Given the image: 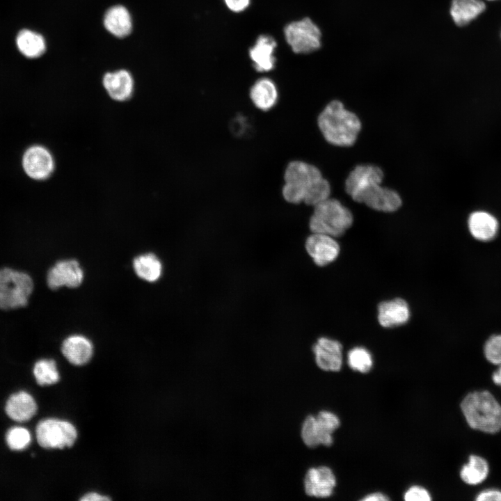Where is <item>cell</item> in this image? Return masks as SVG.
Returning a JSON list of instances; mask_svg holds the SVG:
<instances>
[{
	"label": "cell",
	"instance_id": "6da1fadb",
	"mask_svg": "<svg viewBox=\"0 0 501 501\" xmlns=\"http://www.w3.org/2000/svg\"><path fill=\"white\" fill-rule=\"evenodd\" d=\"M383 172L372 164L356 166L345 181V190L352 199L372 209L392 212L401 205L399 193L381 185Z\"/></svg>",
	"mask_w": 501,
	"mask_h": 501
},
{
	"label": "cell",
	"instance_id": "7a4b0ae2",
	"mask_svg": "<svg viewBox=\"0 0 501 501\" xmlns=\"http://www.w3.org/2000/svg\"><path fill=\"white\" fill-rule=\"evenodd\" d=\"M282 189L284 199L289 203L304 202L315 206L329 198L331 186L319 169L303 161H292L284 173Z\"/></svg>",
	"mask_w": 501,
	"mask_h": 501
},
{
	"label": "cell",
	"instance_id": "3957f363",
	"mask_svg": "<svg viewBox=\"0 0 501 501\" xmlns=\"http://www.w3.org/2000/svg\"><path fill=\"white\" fill-rule=\"evenodd\" d=\"M317 125L324 138L340 147L353 145L361 129L358 117L338 100H333L324 107L317 118Z\"/></svg>",
	"mask_w": 501,
	"mask_h": 501
},
{
	"label": "cell",
	"instance_id": "277c9868",
	"mask_svg": "<svg viewBox=\"0 0 501 501\" xmlns=\"http://www.w3.org/2000/svg\"><path fill=\"white\" fill-rule=\"evenodd\" d=\"M461 408L471 428L492 434L501 429V406L489 392L469 393Z\"/></svg>",
	"mask_w": 501,
	"mask_h": 501
},
{
	"label": "cell",
	"instance_id": "5b68a950",
	"mask_svg": "<svg viewBox=\"0 0 501 501\" xmlns=\"http://www.w3.org/2000/svg\"><path fill=\"white\" fill-rule=\"evenodd\" d=\"M351 211L338 200L327 198L314 206L309 227L312 232L333 237L342 236L352 225Z\"/></svg>",
	"mask_w": 501,
	"mask_h": 501
},
{
	"label": "cell",
	"instance_id": "8992f818",
	"mask_svg": "<svg viewBox=\"0 0 501 501\" xmlns=\"http://www.w3.org/2000/svg\"><path fill=\"white\" fill-rule=\"evenodd\" d=\"M33 288V280L26 273L1 269L0 308L10 310L26 305Z\"/></svg>",
	"mask_w": 501,
	"mask_h": 501
},
{
	"label": "cell",
	"instance_id": "52a82bcc",
	"mask_svg": "<svg viewBox=\"0 0 501 501\" xmlns=\"http://www.w3.org/2000/svg\"><path fill=\"white\" fill-rule=\"evenodd\" d=\"M35 436L38 444L45 449H63L72 446L77 432L69 422L48 418L38 423Z\"/></svg>",
	"mask_w": 501,
	"mask_h": 501
},
{
	"label": "cell",
	"instance_id": "ba28073f",
	"mask_svg": "<svg viewBox=\"0 0 501 501\" xmlns=\"http://www.w3.org/2000/svg\"><path fill=\"white\" fill-rule=\"evenodd\" d=\"M340 424L338 417L330 411H320L317 417L309 415L302 425L303 441L312 448L320 444L330 446L333 443L332 434Z\"/></svg>",
	"mask_w": 501,
	"mask_h": 501
},
{
	"label": "cell",
	"instance_id": "9c48e42d",
	"mask_svg": "<svg viewBox=\"0 0 501 501\" xmlns=\"http://www.w3.org/2000/svg\"><path fill=\"white\" fill-rule=\"evenodd\" d=\"M284 33L286 41L296 54L311 53L321 45V32L310 18L288 24Z\"/></svg>",
	"mask_w": 501,
	"mask_h": 501
},
{
	"label": "cell",
	"instance_id": "30bf717a",
	"mask_svg": "<svg viewBox=\"0 0 501 501\" xmlns=\"http://www.w3.org/2000/svg\"><path fill=\"white\" fill-rule=\"evenodd\" d=\"M22 163L25 173L30 178L39 181L49 177L55 167L51 153L40 145L29 147L23 154Z\"/></svg>",
	"mask_w": 501,
	"mask_h": 501
},
{
	"label": "cell",
	"instance_id": "8fae6325",
	"mask_svg": "<svg viewBox=\"0 0 501 501\" xmlns=\"http://www.w3.org/2000/svg\"><path fill=\"white\" fill-rule=\"evenodd\" d=\"M84 280V271L75 260L57 262L48 271L47 282L49 288L58 289L62 287L75 288Z\"/></svg>",
	"mask_w": 501,
	"mask_h": 501
},
{
	"label": "cell",
	"instance_id": "7c38bea8",
	"mask_svg": "<svg viewBox=\"0 0 501 501\" xmlns=\"http://www.w3.org/2000/svg\"><path fill=\"white\" fill-rule=\"evenodd\" d=\"M305 248L314 262L319 267L333 262L340 253L339 244L334 237L320 233L312 232L307 238Z\"/></svg>",
	"mask_w": 501,
	"mask_h": 501
},
{
	"label": "cell",
	"instance_id": "4fadbf2b",
	"mask_svg": "<svg viewBox=\"0 0 501 501\" xmlns=\"http://www.w3.org/2000/svg\"><path fill=\"white\" fill-rule=\"evenodd\" d=\"M316 363L324 371L337 372L342 365V347L337 340L320 337L312 347Z\"/></svg>",
	"mask_w": 501,
	"mask_h": 501
},
{
	"label": "cell",
	"instance_id": "5bb4252c",
	"mask_svg": "<svg viewBox=\"0 0 501 501\" xmlns=\"http://www.w3.org/2000/svg\"><path fill=\"white\" fill-rule=\"evenodd\" d=\"M336 484L335 477L326 466L310 468L304 479L305 493L309 496L327 498L331 495Z\"/></svg>",
	"mask_w": 501,
	"mask_h": 501
},
{
	"label": "cell",
	"instance_id": "9a60e30c",
	"mask_svg": "<svg viewBox=\"0 0 501 501\" xmlns=\"http://www.w3.org/2000/svg\"><path fill=\"white\" fill-rule=\"evenodd\" d=\"M38 406L31 394L20 390L12 394L6 401L5 411L13 420L24 422L30 420L37 413Z\"/></svg>",
	"mask_w": 501,
	"mask_h": 501
},
{
	"label": "cell",
	"instance_id": "2e32d148",
	"mask_svg": "<svg viewBox=\"0 0 501 501\" xmlns=\"http://www.w3.org/2000/svg\"><path fill=\"white\" fill-rule=\"evenodd\" d=\"M61 352L74 365H83L92 358L93 346L89 339L82 335H72L62 343Z\"/></svg>",
	"mask_w": 501,
	"mask_h": 501
},
{
	"label": "cell",
	"instance_id": "e0dca14e",
	"mask_svg": "<svg viewBox=\"0 0 501 501\" xmlns=\"http://www.w3.org/2000/svg\"><path fill=\"white\" fill-rule=\"evenodd\" d=\"M102 83L109 95L115 100H127L133 93V77L125 70H120L105 74Z\"/></svg>",
	"mask_w": 501,
	"mask_h": 501
},
{
	"label": "cell",
	"instance_id": "ac0fdd59",
	"mask_svg": "<svg viewBox=\"0 0 501 501\" xmlns=\"http://www.w3.org/2000/svg\"><path fill=\"white\" fill-rule=\"evenodd\" d=\"M468 227L471 235L477 240L488 241L493 239L498 231L497 218L486 211L472 212L468 219Z\"/></svg>",
	"mask_w": 501,
	"mask_h": 501
},
{
	"label": "cell",
	"instance_id": "d6986e66",
	"mask_svg": "<svg viewBox=\"0 0 501 501\" xmlns=\"http://www.w3.org/2000/svg\"><path fill=\"white\" fill-rule=\"evenodd\" d=\"M378 320L385 328H392L406 324L410 317L407 303L401 299L381 302L378 307Z\"/></svg>",
	"mask_w": 501,
	"mask_h": 501
},
{
	"label": "cell",
	"instance_id": "ffe728a7",
	"mask_svg": "<svg viewBox=\"0 0 501 501\" xmlns=\"http://www.w3.org/2000/svg\"><path fill=\"white\" fill-rule=\"evenodd\" d=\"M276 45L275 40L269 35H262L257 39L249 53L257 72H269L273 68L276 62L273 52Z\"/></svg>",
	"mask_w": 501,
	"mask_h": 501
},
{
	"label": "cell",
	"instance_id": "44dd1931",
	"mask_svg": "<svg viewBox=\"0 0 501 501\" xmlns=\"http://www.w3.org/2000/svg\"><path fill=\"white\" fill-rule=\"evenodd\" d=\"M253 104L260 110L267 111L277 103L278 93L274 82L269 78H261L256 81L250 90Z\"/></svg>",
	"mask_w": 501,
	"mask_h": 501
},
{
	"label": "cell",
	"instance_id": "7402d4cb",
	"mask_svg": "<svg viewBox=\"0 0 501 501\" xmlns=\"http://www.w3.org/2000/svg\"><path fill=\"white\" fill-rule=\"evenodd\" d=\"M106 29L118 38L128 35L132 29V21L128 10L123 6H114L110 8L104 17Z\"/></svg>",
	"mask_w": 501,
	"mask_h": 501
},
{
	"label": "cell",
	"instance_id": "603a6c76",
	"mask_svg": "<svg viewBox=\"0 0 501 501\" xmlns=\"http://www.w3.org/2000/svg\"><path fill=\"white\" fill-rule=\"evenodd\" d=\"M486 9L482 0H452L450 15L456 25L464 26L479 17Z\"/></svg>",
	"mask_w": 501,
	"mask_h": 501
},
{
	"label": "cell",
	"instance_id": "cb8c5ba5",
	"mask_svg": "<svg viewBox=\"0 0 501 501\" xmlns=\"http://www.w3.org/2000/svg\"><path fill=\"white\" fill-rule=\"evenodd\" d=\"M16 45L20 53L29 58L42 56L46 49L43 36L29 29H23L18 33Z\"/></svg>",
	"mask_w": 501,
	"mask_h": 501
},
{
	"label": "cell",
	"instance_id": "d4e9b609",
	"mask_svg": "<svg viewBox=\"0 0 501 501\" xmlns=\"http://www.w3.org/2000/svg\"><path fill=\"white\" fill-rule=\"evenodd\" d=\"M134 270L141 279L153 283L159 280L162 273V264L157 255L152 253L136 257L133 261Z\"/></svg>",
	"mask_w": 501,
	"mask_h": 501
},
{
	"label": "cell",
	"instance_id": "484cf974",
	"mask_svg": "<svg viewBox=\"0 0 501 501\" xmlns=\"http://www.w3.org/2000/svg\"><path fill=\"white\" fill-rule=\"evenodd\" d=\"M488 474V465L481 456L471 455L467 464L464 465L460 472L462 480L470 485L482 483Z\"/></svg>",
	"mask_w": 501,
	"mask_h": 501
},
{
	"label": "cell",
	"instance_id": "4316f807",
	"mask_svg": "<svg viewBox=\"0 0 501 501\" xmlns=\"http://www.w3.org/2000/svg\"><path fill=\"white\" fill-rule=\"evenodd\" d=\"M33 373L37 383L41 386L53 385L60 380L56 363L53 359L38 360L34 364Z\"/></svg>",
	"mask_w": 501,
	"mask_h": 501
},
{
	"label": "cell",
	"instance_id": "83f0119b",
	"mask_svg": "<svg viewBox=\"0 0 501 501\" xmlns=\"http://www.w3.org/2000/svg\"><path fill=\"white\" fill-rule=\"evenodd\" d=\"M347 361L352 369L361 373L368 372L373 365L370 353L365 348L360 347H355L349 351Z\"/></svg>",
	"mask_w": 501,
	"mask_h": 501
},
{
	"label": "cell",
	"instance_id": "f1b7e54d",
	"mask_svg": "<svg viewBox=\"0 0 501 501\" xmlns=\"http://www.w3.org/2000/svg\"><path fill=\"white\" fill-rule=\"evenodd\" d=\"M7 446L13 451L26 449L31 442V435L28 429L22 427L10 428L5 436Z\"/></svg>",
	"mask_w": 501,
	"mask_h": 501
},
{
	"label": "cell",
	"instance_id": "f546056e",
	"mask_svg": "<svg viewBox=\"0 0 501 501\" xmlns=\"http://www.w3.org/2000/svg\"><path fill=\"white\" fill-rule=\"evenodd\" d=\"M484 351L489 362L501 365V334L490 337L484 344Z\"/></svg>",
	"mask_w": 501,
	"mask_h": 501
},
{
	"label": "cell",
	"instance_id": "4dcf8cb0",
	"mask_svg": "<svg viewBox=\"0 0 501 501\" xmlns=\"http://www.w3.org/2000/svg\"><path fill=\"white\" fill-rule=\"evenodd\" d=\"M406 501H429L431 500L429 493L423 487L413 486L406 491L404 495Z\"/></svg>",
	"mask_w": 501,
	"mask_h": 501
},
{
	"label": "cell",
	"instance_id": "1f68e13d",
	"mask_svg": "<svg viewBox=\"0 0 501 501\" xmlns=\"http://www.w3.org/2000/svg\"><path fill=\"white\" fill-rule=\"evenodd\" d=\"M477 501H501V491L495 489H488L479 493Z\"/></svg>",
	"mask_w": 501,
	"mask_h": 501
},
{
	"label": "cell",
	"instance_id": "d6a6232c",
	"mask_svg": "<svg viewBox=\"0 0 501 501\" xmlns=\"http://www.w3.org/2000/svg\"><path fill=\"white\" fill-rule=\"evenodd\" d=\"M228 8L234 12L245 10L249 5L250 0H224Z\"/></svg>",
	"mask_w": 501,
	"mask_h": 501
},
{
	"label": "cell",
	"instance_id": "836d02e7",
	"mask_svg": "<svg viewBox=\"0 0 501 501\" xmlns=\"http://www.w3.org/2000/svg\"><path fill=\"white\" fill-rule=\"evenodd\" d=\"M111 498L104 496L103 495H100L97 493H88L86 495H84L81 498V501H103V500H110Z\"/></svg>",
	"mask_w": 501,
	"mask_h": 501
},
{
	"label": "cell",
	"instance_id": "e575fe53",
	"mask_svg": "<svg viewBox=\"0 0 501 501\" xmlns=\"http://www.w3.org/2000/svg\"><path fill=\"white\" fill-rule=\"evenodd\" d=\"M363 501H386L389 500V498L381 493H373L367 495L365 498H362Z\"/></svg>",
	"mask_w": 501,
	"mask_h": 501
},
{
	"label": "cell",
	"instance_id": "d590c367",
	"mask_svg": "<svg viewBox=\"0 0 501 501\" xmlns=\"http://www.w3.org/2000/svg\"><path fill=\"white\" fill-rule=\"evenodd\" d=\"M492 379L495 384L501 385V365L499 368L493 373Z\"/></svg>",
	"mask_w": 501,
	"mask_h": 501
},
{
	"label": "cell",
	"instance_id": "8d00e7d4",
	"mask_svg": "<svg viewBox=\"0 0 501 501\" xmlns=\"http://www.w3.org/2000/svg\"><path fill=\"white\" fill-rule=\"evenodd\" d=\"M488 1H495V0H488Z\"/></svg>",
	"mask_w": 501,
	"mask_h": 501
}]
</instances>
